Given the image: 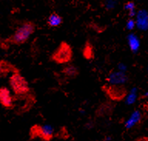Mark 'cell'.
Wrapping results in <instances>:
<instances>
[{
  "mask_svg": "<svg viewBox=\"0 0 148 141\" xmlns=\"http://www.w3.org/2000/svg\"><path fill=\"white\" fill-rule=\"evenodd\" d=\"M128 42H129V46L132 52L136 53L138 51L140 46V42L139 40V38L136 35L130 34L128 36Z\"/></svg>",
  "mask_w": 148,
  "mask_h": 141,
  "instance_id": "cell-13",
  "label": "cell"
},
{
  "mask_svg": "<svg viewBox=\"0 0 148 141\" xmlns=\"http://www.w3.org/2000/svg\"><path fill=\"white\" fill-rule=\"evenodd\" d=\"M0 103L5 108L11 109L13 107V97L10 90L5 86L0 88Z\"/></svg>",
  "mask_w": 148,
  "mask_h": 141,
  "instance_id": "cell-6",
  "label": "cell"
},
{
  "mask_svg": "<svg viewBox=\"0 0 148 141\" xmlns=\"http://www.w3.org/2000/svg\"><path fill=\"white\" fill-rule=\"evenodd\" d=\"M127 79V76L121 72L112 73L109 75L107 78L109 83H114V84H123Z\"/></svg>",
  "mask_w": 148,
  "mask_h": 141,
  "instance_id": "cell-9",
  "label": "cell"
},
{
  "mask_svg": "<svg viewBox=\"0 0 148 141\" xmlns=\"http://www.w3.org/2000/svg\"><path fill=\"white\" fill-rule=\"evenodd\" d=\"M36 30V25L32 22H25L20 26L17 28L13 34L9 36L5 40V42L10 45H16L19 46L24 44L29 39L31 35L34 33Z\"/></svg>",
  "mask_w": 148,
  "mask_h": 141,
  "instance_id": "cell-1",
  "label": "cell"
},
{
  "mask_svg": "<svg viewBox=\"0 0 148 141\" xmlns=\"http://www.w3.org/2000/svg\"><path fill=\"white\" fill-rule=\"evenodd\" d=\"M62 23V18L59 14L53 12L49 16L47 25L50 27H58Z\"/></svg>",
  "mask_w": 148,
  "mask_h": 141,
  "instance_id": "cell-12",
  "label": "cell"
},
{
  "mask_svg": "<svg viewBox=\"0 0 148 141\" xmlns=\"http://www.w3.org/2000/svg\"><path fill=\"white\" fill-rule=\"evenodd\" d=\"M145 96H146V97H148V92H147V93H146V94H145Z\"/></svg>",
  "mask_w": 148,
  "mask_h": 141,
  "instance_id": "cell-19",
  "label": "cell"
},
{
  "mask_svg": "<svg viewBox=\"0 0 148 141\" xmlns=\"http://www.w3.org/2000/svg\"><path fill=\"white\" fill-rule=\"evenodd\" d=\"M9 85L16 96H25L30 92L29 83L21 75L19 71L12 73L9 78Z\"/></svg>",
  "mask_w": 148,
  "mask_h": 141,
  "instance_id": "cell-4",
  "label": "cell"
},
{
  "mask_svg": "<svg viewBox=\"0 0 148 141\" xmlns=\"http://www.w3.org/2000/svg\"><path fill=\"white\" fill-rule=\"evenodd\" d=\"M136 141H148V138H145V137H143V138H140Z\"/></svg>",
  "mask_w": 148,
  "mask_h": 141,
  "instance_id": "cell-18",
  "label": "cell"
},
{
  "mask_svg": "<svg viewBox=\"0 0 148 141\" xmlns=\"http://www.w3.org/2000/svg\"><path fill=\"white\" fill-rule=\"evenodd\" d=\"M136 25V21L134 20L133 18H130L127 23V28L129 30L134 29V27Z\"/></svg>",
  "mask_w": 148,
  "mask_h": 141,
  "instance_id": "cell-17",
  "label": "cell"
},
{
  "mask_svg": "<svg viewBox=\"0 0 148 141\" xmlns=\"http://www.w3.org/2000/svg\"><path fill=\"white\" fill-rule=\"evenodd\" d=\"M101 90L110 101L120 102L128 96L127 89L123 84H104L101 86Z\"/></svg>",
  "mask_w": 148,
  "mask_h": 141,
  "instance_id": "cell-3",
  "label": "cell"
},
{
  "mask_svg": "<svg viewBox=\"0 0 148 141\" xmlns=\"http://www.w3.org/2000/svg\"><path fill=\"white\" fill-rule=\"evenodd\" d=\"M115 106L113 103L110 101L103 103L97 107V110L95 112V115L97 117H106L109 116L113 113Z\"/></svg>",
  "mask_w": 148,
  "mask_h": 141,
  "instance_id": "cell-7",
  "label": "cell"
},
{
  "mask_svg": "<svg viewBox=\"0 0 148 141\" xmlns=\"http://www.w3.org/2000/svg\"><path fill=\"white\" fill-rule=\"evenodd\" d=\"M73 51L71 46L65 41L61 42L50 56V60L56 64H66L71 62Z\"/></svg>",
  "mask_w": 148,
  "mask_h": 141,
  "instance_id": "cell-2",
  "label": "cell"
},
{
  "mask_svg": "<svg viewBox=\"0 0 148 141\" xmlns=\"http://www.w3.org/2000/svg\"><path fill=\"white\" fill-rule=\"evenodd\" d=\"M124 9L129 12V16L133 17L136 15L135 12V4L133 2H128L124 5Z\"/></svg>",
  "mask_w": 148,
  "mask_h": 141,
  "instance_id": "cell-15",
  "label": "cell"
},
{
  "mask_svg": "<svg viewBox=\"0 0 148 141\" xmlns=\"http://www.w3.org/2000/svg\"><path fill=\"white\" fill-rule=\"evenodd\" d=\"M128 101L129 103H134L135 100H136V90H134L130 92V94H129L128 96Z\"/></svg>",
  "mask_w": 148,
  "mask_h": 141,
  "instance_id": "cell-16",
  "label": "cell"
},
{
  "mask_svg": "<svg viewBox=\"0 0 148 141\" xmlns=\"http://www.w3.org/2000/svg\"><path fill=\"white\" fill-rule=\"evenodd\" d=\"M61 72L65 76L69 77V78H76L79 73L78 68L71 64H68L66 66H65L62 69Z\"/></svg>",
  "mask_w": 148,
  "mask_h": 141,
  "instance_id": "cell-11",
  "label": "cell"
},
{
  "mask_svg": "<svg viewBox=\"0 0 148 141\" xmlns=\"http://www.w3.org/2000/svg\"><path fill=\"white\" fill-rule=\"evenodd\" d=\"M29 136L31 139L39 138L42 141H51L54 137L53 129L48 125L35 124L30 128Z\"/></svg>",
  "mask_w": 148,
  "mask_h": 141,
  "instance_id": "cell-5",
  "label": "cell"
},
{
  "mask_svg": "<svg viewBox=\"0 0 148 141\" xmlns=\"http://www.w3.org/2000/svg\"><path fill=\"white\" fill-rule=\"evenodd\" d=\"M83 55L86 60H92L94 59V47L90 40H87L84 44L83 49Z\"/></svg>",
  "mask_w": 148,
  "mask_h": 141,
  "instance_id": "cell-10",
  "label": "cell"
},
{
  "mask_svg": "<svg viewBox=\"0 0 148 141\" xmlns=\"http://www.w3.org/2000/svg\"><path fill=\"white\" fill-rule=\"evenodd\" d=\"M147 69H148V68H147Z\"/></svg>",
  "mask_w": 148,
  "mask_h": 141,
  "instance_id": "cell-20",
  "label": "cell"
},
{
  "mask_svg": "<svg viewBox=\"0 0 148 141\" xmlns=\"http://www.w3.org/2000/svg\"><path fill=\"white\" fill-rule=\"evenodd\" d=\"M141 120V113L140 111H135L133 113L131 116L130 117L127 123H126V127L127 128H131L140 123Z\"/></svg>",
  "mask_w": 148,
  "mask_h": 141,
  "instance_id": "cell-14",
  "label": "cell"
},
{
  "mask_svg": "<svg viewBox=\"0 0 148 141\" xmlns=\"http://www.w3.org/2000/svg\"><path fill=\"white\" fill-rule=\"evenodd\" d=\"M136 25L143 31L148 29V12L146 10H140L136 13Z\"/></svg>",
  "mask_w": 148,
  "mask_h": 141,
  "instance_id": "cell-8",
  "label": "cell"
}]
</instances>
